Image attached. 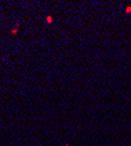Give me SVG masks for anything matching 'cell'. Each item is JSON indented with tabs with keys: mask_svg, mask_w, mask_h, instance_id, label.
<instances>
[{
	"mask_svg": "<svg viewBox=\"0 0 131 146\" xmlns=\"http://www.w3.org/2000/svg\"><path fill=\"white\" fill-rule=\"evenodd\" d=\"M46 20H47V22H48V23H52V21H53V18H52L51 15H48V17L46 18Z\"/></svg>",
	"mask_w": 131,
	"mask_h": 146,
	"instance_id": "2",
	"label": "cell"
},
{
	"mask_svg": "<svg viewBox=\"0 0 131 146\" xmlns=\"http://www.w3.org/2000/svg\"><path fill=\"white\" fill-rule=\"evenodd\" d=\"M130 12H131V6H128L126 7V13H130Z\"/></svg>",
	"mask_w": 131,
	"mask_h": 146,
	"instance_id": "3",
	"label": "cell"
},
{
	"mask_svg": "<svg viewBox=\"0 0 131 146\" xmlns=\"http://www.w3.org/2000/svg\"><path fill=\"white\" fill-rule=\"evenodd\" d=\"M18 27H19V25H17V27H15V28L12 29V34H13V35H15V34L18 33Z\"/></svg>",
	"mask_w": 131,
	"mask_h": 146,
	"instance_id": "1",
	"label": "cell"
}]
</instances>
